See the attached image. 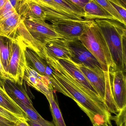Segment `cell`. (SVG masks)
Here are the masks:
<instances>
[{
  "mask_svg": "<svg viewBox=\"0 0 126 126\" xmlns=\"http://www.w3.org/2000/svg\"><path fill=\"white\" fill-rule=\"evenodd\" d=\"M45 61L51 69L49 80L53 90L74 101L92 125L103 123L111 124L112 115L106 104L97 102L86 93L57 60L47 57Z\"/></svg>",
  "mask_w": 126,
  "mask_h": 126,
  "instance_id": "obj_1",
  "label": "cell"
},
{
  "mask_svg": "<svg viewBox=\"0 0 126 126\" xmlns=\"http://www.w3.org/2000/svg\"><path fill=\"white\" fill-rule=\"evenodd\" d=\"M16 37L44 60L46 45L54 40L63 38L55 32L51 24L47 23L46 21L27 19H21Z\"/></svg>",
  "mask_w": 126,
  "mask_h": 126,
  "instance_id": "obj_2",
  "label": "cell"
},
{
  "mask_svg": "<svg viewBox=\"0 0 126 126\" xmlns=\"http://www.w3.org/2000/svg\"><path fill=\"white\" fill-rule=\"evenodd\" d=\"M103 34L115 66L126 72V26L116 20H94Z\"/></svg>",
  "mask_w": 126,
  "mask_h": 126,
  "instance_id": "obj_3",
  "label": "cell"
},
{
  "mask_svg": "<svg viewBox=\"0 0 126 126\" xmlns=\"http://www.w3.org/2000/svg\"><path fill=\"white\" fill-rule=\"evenodd\" d=\"M79 40L94 55L104 72L114 66L106 40L94 20H90Z\"/></svg>",
  "mask_w": 126,
  "mask_h": 126,
  "instance_id": "obj_4",
  "label": "cell"
},
{
  "mask_svg": "<svg viewBox=\"0 0 126 126\" xmlns=\"http://www.w3.org/2000/svg\"><path fill=\"white\" fill-rule=\"evenodd\" d=\"M26 46L20 39L13 40V52L10 62L8 75L10 80L21 86L27 66L25 56Z\"/></svg>",
  "mask_w": 126,
  "mask_h": 126,
  "instance_id": "obj_5",
  "label": "cell"
},
{
  "mask_svg": "<svg viewBox=\"0 0 126 126\" xmlns=\"http://www.w3.org/2000/svg\"><path fill=\"white\" fill-rule=\"evenodd\" d=\"M90 20H81L52 18L48 21L52 23L55 32L67 41L79 40Z\"/></svg>",
  "mask_w": 126,
  "mask_h": 126,
  "instance_id": "obj_6",
  "label": "cell"
},
{
  "mask_svg": "<svg viewBox=\"0 0 126 126\" xmlns=\"http://www.w3.org/2000/svg\"><path fill=\"white\" fill-rule=\"evenodd\" d=\"M72 53L71 60L76 64H83L100 75H104V71L94 55L79 40L68 41Z\"/></svg>",
  "mask_w": 126,
  "mask_h": 126,
  "instance_id": "obj_7",
  "label": "cell"
},
{
  "mask_svg": "<svg viewBox=\"0 0 126 126\" xmlns=\"http://www.w3.org/2000/svg\"><path fill=\"white\" fill-rule=\"evenodd\" d=\"M122 70L115 66L109 70L112 93L119 111L126 107V77Z\"/></svg>",
  "mask_w": 126,
  "mask_h": 126,
  "instance_id": "obj_8",
  "label": "cell"
},
{
  "mask_svg": "<svg viewBox=\"0 0 126 126\" xmlns=\"http://www.w3.org/2000/svg\"><path fill=\"white\" fill-rule=\"evenodd\" d=\"M57 60L86 93L97 102L106 105L105 102L75 64L71 60L59 59Z\"/></svg>",
  "mask_w": 126,
  "mask_h": 126,
  "instance_id": "obj_9",
  "label": "cell"
},
{
  "mask_svg": "<svg viewBox=\"0 0 126 126\" xmlns=\"http://www.w3.org/2000/svg\"><path fill=\"white\" fill-rule=\"evenodd\" d=\"M15 8L22 20H46L47 16L45 11L30 0H16Z\"/></svg>",
  "mask_w": 126,
  "mask_h": 126,
  "instance_id": "obj_10",
  "label": "cell"
},
{
  "mask_svg": "<svg viewBox=\"0 0 126 126\" xmlns=\"http://www.w3.org/2000/svg\"><path fill=\"white\" fill-rule=\"evenodd\" d=\"M41 7L46 13V20L52 18L81 20L83 18L70 14L54 0H30Z\"/></svg>",
  "mask_w": 126,
  "mask_h": 126,
  "instance_id": "obj_11",
  "label": "cell"
},
{
  "mask_svg": "<svg viewBox=\"0 0 126 126\" xmlns=\"http://www.w3.org/2000/svg\"><path fill=\"white\" fill-rule=\"evenodd\" d=\"M45 61L47 57L55 60H71L72 54L69 46L68 41L64 38H59L50 41L45 46L44 49Z\"/></svg>",
  "mask_w": 126,
  "mask_h": 126,
  "instance_id": "obj_12",
  "label": "cell"
},
{
  "mask_svg": "<svg viewBox=\"0 0 126 126\" xmlns=\"http://www.w3.org/2000/svg\"><path fill=\"white\" fill-rule=\"evenodd\" d=\"M23 80L29 86L35 88L45 96L53 90L48 78L41 76L34 70L27 66L24 75Z\"/></svg>",
  "mask_w": 126,
  "mask_h": 126,
  "instance_id": "obj_13",
  "label": "cell"
},
{
  "mask_svg": "<svg viewBox=\"0 0 126 126\" xmlns=\"http://www.w3.org/2000/svg\"><path fill=\"white\" fill-rule=\"evenodd\" d=\"M76 65L104 102L106 90L105 75H100L83 64Z\"/></svg>",
  "mask_w": 126,
  "mask_h": 126,
  "instance_id": "obj_14",
  "label": "cell"
},
{
  "mask_svg": "<svg viewBox=\"0 0 126 126\" xmlns=\"http://www.w3.org/2000/svg\"><path fill=\"white\" fill-rule=\"evenodd\" d=\"M25 52L27 66L41 76L49 79L51 75V69L46 61L27 47H26Z\"/></svg>",
  "mask_w": 126,
  "mask_h": 126,
  "instance_id": "obj_15",
  "label": "cell"
},
{
  "mask_svg": "<svg viewBox=\"0 0 126 126\" xmlns=\"http://www.w3.org/2000/svg\"><path fill=\"white\" fill-rule=\"evenodd\" d=\"M3 83L4 89L9 96L16 98L28 107L36 110L28 94L21 86L8 79L3 80Z\"/></svg>",
  "mask_w": 126,
  "mask_h": 126,
  "instance_id": "obj_16",
  "label": "cell"
},
{
  "mask_svg": "<svg viewBox=\"0 0 126 126\" xmlns=\"http://www.w3.org/2000/svg\"><path fill=\"white\" fill-rule=\"evenodd\" d=\"M84 12V18L86 20L109 19L115 20L109 13L104 9L95 0H90L83 8Z\"/></svg>",
  "mask_w": 126,
  "mask_h": 126,
  "instance_id": "obj_17",
  "label": "cell"
},
{
  "mask_svg": "<svg viewBox=\"0 0 126 126\" xmlns=\"http://www.w3.org/2000/svg\"><path fill=\"white\" fill-rule=\"evenodd\" d=\"M21 21V18L17 13L0 21V36L15 39Z\"/></svg>",
  "mask_w": 126,
  "mask_h": 126,
  "instance_id": "obj_18",
  "label": "cell"
},
{
  "mask_svg": "<svg viewBox=\"0 0 126 126\" xmlns=\"http://www.w3.org/2000/svg\"><path fill=\"white\" fill-rule=\"evenodd\" d=\"M13 40L0 36V61L8 76L9 65L12 55Z\"/></svg>",
  "mask_w": 126,
  "mask_h": 126,
  "instance_id": "obj_19",
  "label": "cell"
},
{
  "mask_svg": "<svg viewBox=\"0 0 126 126\" xmlns=\"http://www.w3.org/2000/svg\"><path fill=\"white\" fill-rule=\"evenodd\" d=\"M0 106L21 119H28L24 111L13 100L5 90L0 89Z\"/></svg>",
  "mask_w": 126,
  "mask_h": 126,
  "instance_id": "obj_20",
  "label": "cell"
},
{
  "mask_svg": "<svg viewBox=\"0 0 126 126\" xmlns=\"http://www.w3.org/2000/svg\"><path fill=\"white\" fill-rule=\"evenodd\" d=\"M53 91V90H51L46 97L49 103L53 124L55 126H67L59 108L57 97L54 95Z\"/></svg>",
  "mask_w": 126,
  "mask_h": 126,
  "instance_id": "obj_21",
  "label": "cell"
},
{
  "mask_svg": "<svg viewBox=\"0 0 126 126\" xmlns=\"http://www.w3.org/2000/svg\"><path fill=\"white\" fill-rule=\"evenodd\" d=\"M10 97L26 113L28 119L35 121L42 126H55L53 122H50L44 119L36 110L28 107L13 97Z\"/></svg>",
  "mask_w": 126,
  "mask_h": 126,
  "instance_id": "obj_22",
  "label": "cell"
},
{
  "mask_svg": "<svg viewBox=\"0 0 126 126\" xmlns=\"http://www.w3.org/2000/svg\"><path fill=\"white\" fill-rule=\"evenodd\" d=\"M106 81V95L104 102L110 113L117 114L120 111L115 104L112 93L109 71L104 72Z\"/></svg>",
  "mask_w": 126,
  "mask_h": 126,
  "instance_id": "obj_23",
  "label": "cell"
},
{
  "mask_svg": "<svg viewBox=\"0 0 126 126\" xmlns=\"http://www.w3.org/2000/svg\"><path fill=\"white\" fill-rule=\"evenodd\" d=\"M70 14L78 17H84L83 9L69 0H54Z\"/></svg>",
  "mask_w": 126,
  "mask_h": 126,
  "instance_id": "obj_24",
  "label": "cell"
},
{
  "mask_svg": "<svg viewBox=\"0 0 126 126\" xmlns=\"http://www.w3.org/2000/svg\"><path fill=\"white\" fill-rule=\"evenodd\" d=\"M98 4H100L104 9L109 13L115 18V20L124 24L122 18L119 13L113 7L108 0H95Z\"/></svg>",
  "mask_w": 126,
  "mask_h": 126,
  "instance_id": "obj_25",
  "label": "cell"
},
{
  "mask_svg": "<svg viewBox=\"0 0 126 126\" xmlns=\"http://www.w3.org/2000/svg\"><path fill=\"white\" fill-rule=\"evenodd\" d=\"M111 120L115 122L117 126H126V107L121 110L115 116H112Z\"/></svg>",
  "mask_w": 126,
  "mask_h": 126,
  "instance_id": "obj_26",
  "label": "cell"
},
{
  "mask_svg": "<svg viewBox=\"0 0 126 126\" xmlns=\"http://www.w3.org/2000/svg\"><path fill=\"white\" fill-rule=\"evenodd\" d=\"M121 17L124 24L126 25V8L122 6L115 0H108Z\"/></svg>",
  "mask_w": 126,
  "mask_h": 126,
  "instance_id": "obj_27",
  "label": "cell"
},
{
  "mask_svg": "<svg viewBox=\"0 0 126 126\" xmlns=\"http://www.w3.org/2000/svg\"><path fill=\"white\" fill-rule=\"evenodd\" d=\"M0 115L12 121L17 123L20 120H22L13 113L3 108L0 106Z\"/></svg>",
  "mask_w": 126,
  "mask_h": 126,
  "instance_id": "obj_28",
  "label": "cell"
},
{
  "mask_svg": "<svg viewBox=\"0 0 126 126\" xmlns=\"http://www.w3.org/2000/svg\"><path fill=\"white\" fill-rule=\"evenodd\" d=\"M16 123L0 115V126H15Z\"/></svg>",
  "mask_w": 126,
  "mask_h": 126,
  "instance_id": "obj_29",
  "label": "cell"
},
{
  "mask_svg": "<svg viewBox=\"0 0 126 126\" xmlns=\"http://www.w3.org/2000/svg\"><path fill=\"white\" fill-rule=\"evenodd\" d=\"M0 78L3 80L6 79L10 80L8 75L6 73L3 67V66L1 63L0 61Z\"/></svg>",
  "mask_w": 126,
  "mask_h": 126,
  "instance_id": "obj_30",
  "label": "cell"
},
{
  "mask_svg": "<svg viewBox=\"0 0 126 126\" xmlns=\"http://www.w3.org/2000/svg\"><path fill=\"white\" fill-rule=\"evenodd\" d=\"M69 0L74 3L75 4L83 9L85 4L87 2H89L90 0Z\"/></svg>",
  "mask_w": 126,
  "mask_h": 126,
  "instance_id": "obj_31",
  "label": "cell"
},
{
  "mask_svg": "<svg viewBox=\"0 0 126 126\" xmlns=\"http://www.w3.org/2000/svg\"><path fill=\"white\" fill-rule=\"evenodd\" d=\"M15 126H30L25 119L20 120L18 121Z\"/></svg>",
  "mask_w": 126,
  "mask_h": 126,
  "instance_id": "obj_32",
  "label": "cell"
},
{
  "mask_svg": "<svg viewBox=\"0 0 126 126\" xmlns=\"http://www.w3.org/2000/svg\"><path fill=\"white\" fill-rule=\"evenodd\" d=\"M26 121L29 125L30 126H42L38 123H36L35 121L30 120L28 118L27 120H26Z\"/></svg>",
  "mask_w": 126,
  "mask_h": 126,
  "instance_id": "obj_33",
  "label": "cell"
},
{
  "mask_svg": "<svg viewBox=\"0 0 126 126\" xmlns=\"http://www.w3.org/2000/svg\"><path fill=\"white\" fill-rule=\"evenodd\" d=\"M9 0H0V10L3 7Z\"/></svg>",
  "mask_w": 126,
  "mask_h": 126,
  "instance_id": "obj_34",
  "label": "cell"
},
{
  "mask_svg": "<svg viewBox=\"0 0 126 126\" xmlns=\"http://www.w3.org/2000/svg\"><path fill=\"white\" fill-rule=\"evenodd\" d=\"M120 4L122 6L126 8V0H115Z\"/></svg>",
  "mask_w": 126,
  "mask_h": 126,
  "instance_id": "obj_35",
  "label": "cell"
},
{
  "mask_svg": "<svg viewBox=\"0 0 126 126\" xmlns=\"http://www.w3.org/2000/svg\"><path fill=\"white\" fill-rule=\"evenodd\" d=\"M95 124L96 126H113L111 124H108L105 123H101L98 124Z\"/></svg>",
  "mask_w": 126,
  "mask_h": 126,
  "instance_id": "obj_36",
  "label": "cell"
},
{
  "mask_svg": "<svg viewBox=\"0 0 126 126\" xmlns=\"http://www.w3.org/2000/svg\"><path fill=\"white\" fill-rule=\"evenodd\" d=\"M0 89L5 90L4 89V86L3 83V80L1 79L0 78Z\"/></svg>",
  "mask_w": 126,
  "mask_h": 126,
  "instance_id": "obj_37",
  "label": "cell"
},
{
  "mask_svg": "<svg viewBox=\"0 0 126 126\" xmlns=\"http://www.w3.org/2000/svg\"><path fill=\"white\" fill-rule=\"evenodd\" d=\"M93 126H96L95 125V124H93Z\"/></svg>",
  "mask_w": 126,
  "mask_h": 126,
  "instance_id": "obj_38",
  "label": "cell"
}]
</instances>
